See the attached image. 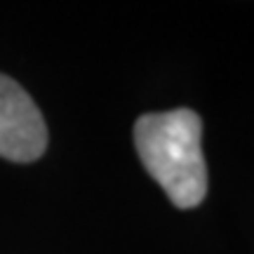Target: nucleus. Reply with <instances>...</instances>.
<instances>
[{"label": "nucleus", "mask_w": 254, "mask_h": 254, "mask_svg": "<svg viewBox=\"0 0 254 254\" xmlns=\"http://www.w3.org/2000/svg\"><path fill=\"white\" fill-rule=\"evenodd\" d=\"M47 148V125L28 92L0 73V155L33 163Z\"/></svg>", "instance_id": "obj_2"}, {"label": "nucleus", "mask_w": 254, "mask_h": 254, "mask_svg": "<svg viewBox=\"0 0 254 254\" xmlns=\"http://www.w3.org/2000/svg\"><path fill=\"white\" fill-rule=\"evenodd\" d=\"M200 134L202 120L190 109L146 113L134 123L139 160L179 209L198 207L207 193Z\"/></svg>", "instance_id": "obj_1"}]
</instances>
